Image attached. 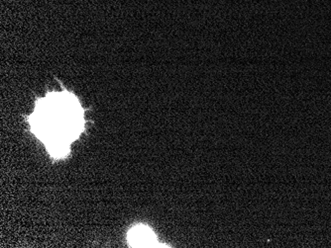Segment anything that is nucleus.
<instances>
[{"label":"nucleus","instance_id":"obj_1","mask_svg":"<svg viewBox=\"0 0 331 248\" xmlns=\"http://www.w3.org/2000/svg\"><path fill=\"white\" fill-rule=\"evenodd\" d=\"M83 116L79 99L65 90L38 99L29 122L51 154L62 157L69 152L70 142L84 130Z\"/></svg>","mask_w":331,"mask_h":248},{"label":"nucleus","instance_id":"obj_2","mask_svg":"<svg viewBox=\"0 0 331 248\" xmlns=\"http://www.w3.org/2000/svg\"><path fill=\"white\" fill-rule=\"evenodd\" d=\"M128 242L132 247H156V235L145 225H137L128 233Z\"/></svg>","mask_w":331,"mask_h":248}]
</instances>
